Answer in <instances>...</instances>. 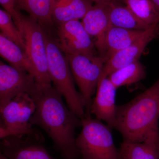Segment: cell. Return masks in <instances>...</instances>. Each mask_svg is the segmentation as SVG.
Instances as JSON below:
<instances>
[{
  "mask_svg": "<svg viewBox=\"0 0 159 159\" xmlns=\"http://www.w3.org/2000/svg\"><path fill=\"white\" fill-rule=\"evenodd\" d=\"M35 110L31 123L42 129L51 138L63 159H80L75 131L81 126V118L66 106L61 94L54 86H41L32 96Z\"/></svg>",
  "mask_w": 159,
  "mask_h": 159,
  "instance_id": "cell-1",
  "label": "cell"
},
{
  "mask_svg": "<svg viewBox=\"0 0 159 159\" xmlns=\"http://www.w3.org/2000/svg\"><path fill=\"white\" fill-rule=\"evenodd\" d=\"M159 78L130 102L117 106L115 128L126 142H142L159 130Z\"/></svg>",
  "mask_w": 159,
  "mask_h": 159,
  "instance_id": "cell-2",
  "label": "cell"
},
{
  "mask_svg": "<svg viewBox=\"0 0 159 159\" xmlns=\"http://www.w3.org/2000/svg\"><path fill=\"white\" fill-rule=\"evenodd\" d=\"M45 34L48 69L51 81L65 99L69 108L81 119L85 115V102L82 95L76 90L67 58L60 48L56 39L45 31Z\"/></svg>",
  "mask_w": 159,
  "mask_h": 159,
  "instance_id": "cell-3",
  "label": "cell"
},
{
  "mask_svg": "<svg viewBox=\"0 0 159 159\" xmlns=\"http://www.w3.org/2000/svg\"><path fill=\"white\" fill-rule=\"evenodd\" d=\"M81 119L82 128L76 139L80 159H120L111 128L91 116Z\"/></svg>",
  "mask_w": 159,
  "mask_h": 159,
  "instance_id": "cell-4",
  "label": "cell"
},
{
  "mask_svg": "<svg viewBox=\"0 0 159 159\" xmlns=\"http://www.w3.org/2000/svg\"><path fill=\"white\" fill-rule=\"evenodd\" d=\"M35 107L34 99L27 93L20 94L0 107L1 140L9 136H25L43 142L42 135L31 123Z\"/></svg>",
  "mask_w": 159,
  "mask_h": 159,
  "instance_id": "cell-5",
  "label": "cell"
},
{
  "mask_svg": "<svg viewBox=\"0 0 159 159\" xmlns=\"http://www.w3.org/2000/svg\"><path fill=\"white\" fill-rule=\"evenodd\" d=\"M13 20L25 39L26 54L35 70L36 83L43 86L52 85L48 69L44 29L34 19L20 11Z\"/></svg>",
  "mask_w": 159,
  "mask_h": 159,
  "instance_id": "cell-6",
  "label": "cell"
},
{
  "mask_svg": "<svg viewBox=\"0 0 159 159\" xmlns=\"http://www.w3.org/2000/svg\"><path fill=\"white\" fill-rule=\"evenodd\" d=\"M74 80L85 102V116H91L92 97L97 89L107 58L100 55H66Z\"/></svg>",
  "mask_w": 159,
  "mask_h": 159,
  "instance_id": "cell-7",
  "label": "cell"
},
{
  "mask_svg": "<svg viewBox=\"0 0 159 159\" xmlns=\"http://www.w3.org/2000/svg\"><path fill=\"white\" fill-rule=\"evenodd\" d=\"M56 39L66 55H97L93 39L80 20H73L57 26Z\"/></svg>",
  "mask_w": 159,
  "mask_h": 159,
  "instance_id": "cell-8",
  "label": "cell"
},
{
  "mask_svg": "<svg viewBox=\"0 0 159 159\" xmlns=\"http://www.w3.org/2000/svg\"><path fill=\"white\" fill-rule=\"evenodd\" d=\"M36 89L33 75L0 61V107L20 94L27 93L31 96Z\"/></svg>",
  "mask_w": 159,
  "mask_h": 159,
  "instance_id": "cell-9",
  "label": "cell"
},
{
  "mask_svg": "<svg viewBox=\"0 0 159 159\" xmlns=\"http://www.w3.org/2000/svg\"><path fill=\"white\" fill-rule=\"evenodd\" d=\"M159 36V25L145 30L133 43L107 60L99 80L108 77L118 69L139 61L147 45Z\"/></svg>",
  "mask_w": 159,
  "mask_h": 159,
  "instance_id": "cell-10",
  "label": "cell"
},
{
  "mask_svg": "<svg viewBox=\"0 0 159 159\" xmlns=\"http://www.w3.org/2000/svg\"><path fill=\"white\" fill-rule=\"evenodd\" d=\"M31 137L9 136L1 140V153L8 159H54L43 145Z\"/></svg>",
  "mask_w": 159,
  "mask_h": 159,
  "instance_id": "cell-11",
  "label": "cell"
},
{
  "mask_svg": "<svg viewBox=\"0 0 159 159\" xmlns=\"http://www.w3.org/2000/svg\"><path fill=\"white\" fill-rule=\"evenodd\" d=\"M117 89L108 77L100 80L91 106V114L98 120L105 122L111 128L115 129L116 123Z\"/></svg>",
  "mask_w": 159,
  "mask_h": 159,
  "instance_id": "cell-12",
  "label": "cell"
},
{
  "mask_svg": "<svg viewBox=\"0 0 159 159\" xmlns=\"http://www.w3.org/2000/svg\"><path fill=\"white\" fill-rule=\"evenodd\" d=\"M109 5L95 4L82 19V23L92 38L100 55L105 56L106 38L111 26L109 17ZM106 57V56H105Z\"/></svg>",
  "mask_w": 159,
  "mask_h": 159,
  "instance_id": "cell-13",
  "label": "cell"
},
{
  "mask_svg": "<svg viewBox=\"0 0 159 159\" xmlns=\"http://www.w3.org/2000/svg\"><path fill=\"white\" fill-rule=\"evenodd\" d=\"M93 6L89 0H51V18L57 26L82 20Z\"/></svg>",
  "mask_w": 159,
  "mask_h": 159,
  "instance_id": "cell-14",
  "label": "cell"
},
{
  "mask_svg": "<svg viewBox=\"0 0 159 159\" xmlns=\"http://www.w3.org/2000/svg\"><path fill=\"white\" fill-rule=\"evenodd\" d=\"M119 151L120 159H159V130L142 142L123 141Z\"/></svg>",
  "mask_w": 159,
  "mask_h": 159,
  "instance_id": "cell-15",
  "label": "cell"
},
{
  "mask_svg": "<svg viewBox=\"0 0 159 159\" xmlns=\"http://www.w3.org/2000/svg\"><path fill=\"white\" fill-rule=\"evenodd\" d=\"M1 57L16 68L26 71L35 77V72L25 52L12 41L0 33Z\"/></svg>",
  "mask_w": 159,
  "mask_h": 159,
  "instance_id": "cell-16",
  "label": "cell"
},
{
  "mask_svg": "<svg viewBox=\"0 0 159 159\" xmlns=\"http://www.w3.org/2000/svg\"><path fill=\"white\" fill-rule=\"evenodd\" d=\"M144 31L111 26L106 38V57L108 59L118 51L130 46L142 35Z\"/></svg>",
  "mask_w": 159,
  "mask_h": 159,
  "instance_id": "cell-17",
  "label": "cell"
},
{
  "mask_svg": "<svg viewBox=\"0 0 159 159\" xmlns=\"http://www.w3.org/2000/svg\"><path fill=\"white\" fill-rule=\"evenodd\" d=\"M16 9L25 11L44 30L54 25L51 16V0H15Z\"/></svg>",
  "mask_w": 159,
  "mask_h": 159,
  "instance_id": "cell-18",
  "label": "cell"
},
{
  "mask_svg": "<svg viewBox=\"0 0 159 159\" xmlns=\"http://www.w3.org/2000/svg\"><path fill=\"white\" fill-rule=\"evenodd\" d=\"M109 17L111 25L115 27L139 31L152 28L139 19L127 6L119 3L109 5Z\"/></svg>",
  "mask_w": 159,
  "mask_h": 159,
  "instance_id": "cell-19",
  "label": "cell"
},
{
  "mask_svg": "<svg viewBox=\"0 0 159 159\" xmlns=\"http://www.w3.org/2000/svg\"><path fill=\"white\" fill-rule=\"evenodd\" d=\"M146 72L139 61L118 69L108 76V79L117 89L130 85L144 79Z\"/></svg>",
  "mask_w": 159,
  "mask_h": 159,
  "instance_id": "cell-20",
  "label": "cell"
},
{
  "mask_svg": "<svg viewBox=\"0 0 159 159\" xmlns=\"http://www.w3.org/2000/svg\"><path fill=\"white\" fill-rule=\"evenodd\" d=\"M139 19L151 27L159 25V12L151 0H122Z\"/></svg>",
  "mask_w": 159,
  "mask_h": 159,
  "instance_id": "cell-21",
  "label": "cell"
},
{
  "mask_svg": "<svg viewBox=\"0 0 159 159\" xmlns=\"http://www.w3.org/2000/svg\"><path fill=\"white\" fill-rule=\"evenodd\" d=\"M0 29L2 34L25 52V43L22 34L15 24L12 16L4 9L0 10Z\"/></svg>",
  "mask_w": 159,
  "mask_h": 159,
  "instance_id": "cell-22",
  "label": "cell"
},
{
  "mask_svg": "<svg viewBox=\"0 0 159 159\" xmlns=\"http://www.w3.org/2000/svg\"><path fill=\"white\" fill-rule=\"evenodd\" d=\"M0 3L4 10L11 15L12 19L17 16L18 10L16 8L15 0H0Z\"/></svg>",
  "mask_w": 159,
  "mask_h": 159,
  "instance_id": "cell-23",
  "label": "cell"
},
{
  "mask_svg": "<svg viewBox=\"0 0 159 159\" xmlns=\"http://www.w3.org/2000/svg\"><path fill=\"white\" fill-rule=\"evenodd\" d=\"M95 4H103V5H110L112 3H119V0H89Z\"/></svg>",
  "mask_w": 159,
  "mask_h": 159,
  "instance_id": "cell-24",
  "label": "cell"
},
{
  "mask_svg": "<svg viewBox=\"0 0 159 159\" xmlns=\"http://www.w3.org/2000/svg\"><path fill=\"white\" fill-rule=\"evenodd\" d=\"M159 12V0H151Z\"/></svg>",
  "mask_w": 159,
  "mask_h": 159,
  "instance_id": "cell-25",
  "label": "cell"
},
{
  "mask_svg": "<svg viewBox=\"0 0 159 159\" xmlns=\"http://www.w3.org/2000/svg\"><path fill=\"white\" fill-rule=\"evenodd\" d=\"M0 159H8L2 154L0 153Z\"/></svg>",
  "mask_w": 159,
  "mask_h": 159,
  "instance_id": "cell-26",
  "label": "cell"
}]
</instances>
